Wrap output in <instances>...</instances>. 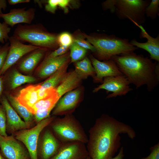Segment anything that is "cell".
Wrapping results in <instances>:
<instances>
[{
  "instance_id": "cell-41",
  "label": "cell",
  "mask_w": 159,
  "mask_h": 159,
  "mask_svg": "<svg viewBox=\"0 0 159 159\" xmlns=\"http://www.w3.org/2000/svg\"><path fill=\"white\" fill-rule=\"evenodd\" d=\"M1 76H0V102H1L2 94L4 89L3 79L1 77Z\"/></svg>"
},
{
  "instance_id": "cell-20",
  "label": "cell",
  "mask_w": 159,
  "mask_h": 159,
  "mask_svg": "<svg viewBox=\"0 0 159 159\" xmlns=\"http://www.w3.org/2000/svg\"><path fill=\"white\" fill-rule=\"evenodd\" d=\"M47 49L39 48L29 53L20 62L19 69L24 72L32 70L43 57Z\"/></svg>"
},
{
  "instance_id": "cell-31",
  "label": "cell",
  "mask_w": 159,
  "mask_h": 159,
  "mask_svg": "<svg viewBox=\"0 0 159 159\" xmlns=\"http://www.w3.org/2000/svg\"><path fill=\"white\" fill-rule=\"evenodd\" d=\"M9 26L4 22L2 23L0 22V42L3 44L9 40L10 37L9 34L11 28Z\"/></svg>"
},
{
  "instance_id": "cell-30",
  "label": "cell",
  "mask_w": 159,
  "mask_h": 159,
  "mask_svg": "<svg viewBox=\"0 0 159 159\" xmlns=\"http://www.w3.org/2000/svg\"><path fill=\"white\" fill-rule=\"evenodd\" d=\"M57 41L60 46L70 47L73 42V38L69 33L64 32L58 36Z\"/></svg>"
},
{
  "instance_id": "cell-28",
  "label": "cell",
  "mask_w": 159,
  "mask_h": 159,
  "mask_svg": "<svg viewBox=\"0 0 159 159\" xmlns=\"http://www.w3.org/2000/svg\"><path fill=\"white\" fill-rule=\"evenodd\" d=\"M70 2L68 0H49L45 6V9L47 11L54 13L57 7L59 6L66 11Z\"/></svg>"
},
{
  "instance_id": "cell-42",
  "label": "cell",
  "mask_w": 159,
  "mask_h": 159,
  "mask_svg": "<svg viewBox=\"0 0 159 159\" xmlns=\"http://www.w3.org/2000/svg\"><path fill=\"white\" fill-rule=\"evenodd\" d=\"M0 159H5L2 155L0 151Z\"/></svg>"
},
{
  "instance_id": "cell-39",
  "label": "cell",
  "mask_w": 159,
  "mask_h": 159,
  "mask_svg": "<svg viewBox=\"0 0 159 159\" xmlns=\"http://www.w3.org/2000/svg\"><path fill=\"white\" fill-rule=\"evenodd\" d=\"M30 1L29 0H8V2L10 5H14L21 3H28Z\"/></svg>"
},
{
  "instance_id": "cell-2",
  "label": "cell",
  "mask_w": 159,
  "mask_h": 159,
  "mask_svg": "<svg viewBox=\"0 0 159 159\" xmlns=\"http://www.w3.org/2000/svg\"><path fill=\"white\" fill-rule=\"evenodd\" d=\"M112 59L119 69L130 84L136 89L145 85L148 91L153 90L159 84V77L156 74L155 67L158 62L134 52L115 55Z\"/></svg>"
},
{
  "instance_id": "cell-37",
  "label": "cell",
  "mask_w": 159,
  "mask_h": 159,
  "mask_svg": "<svg viewBox=\"0 0 159 159\" xmlns=\"http://www.w3.org/2000/svg\"><path fill=\"white\" fill-rule=\"evenodd\" d=\"M69 47L60 46L59 48L52 52L48 56L50 57H56L64 54L68 50Z\"/></svg>"
},
{
  "instance_id": "cell-4",
  "label": "cell",
  "mask_w": 159,
  "mask_h": 159,
  "mask_svg": "<svg viewBox=\"0 0 159 159\" xmlns=\"http://www.w3.org/2000/svg\"><path fill=\"white\" fill-rule=\"evenodd\" d=\"M14 37L39 48L53 49L58 44L57 36L47 31L40 24L19 25L13 33Z\"/></svg>"
},
{
  "instance_id": "cell-1",
  "label": "cell",
  "mask_w": 159,
  "mask_h": 159,
  "mask_svg": "<svg viewBox=\"0 0 159 159\" xmlns=\"http://www.w3.org/2000/svg\"><path fill=\"white\" fill-rule=\"evenodd\" d=\"M127 134L131 139L135 132L130 125L103 114L97 118L89 130L86 146L91 159H109L114 156L121 145L120 134Z\"/></svg>"
},
{
  "instance_id": "cell-12",
  "label": "cell",
  "mask_w": 159,
  "mask_h": 159,
  "mask_svg": "<svg viewBox=\"0 0 159 159\" xmlns=\"http://www.w3.org/2000/svg\"><path fill=\"white\" fill-rule=\"evenodd\" d=\"M9 47L4 64L0 71V76L4 74L23 56L39 48L30 44H26L13 36L10 37Z\"/></svg>"
},
{
  "instance_id": "cell-33",
  "label": "cell",
  "mask_w": 159,
  "mask_h": 159,
  "mask_svg": "<svg viewBox=\"0 0 159 159\" xmlns=\"http://www.w3.org/2000/svg\"><path fill=\"white\" fill-rule=\"evenodd\" d=\"M9 47V42L0 45V71L5 63Z\"/></svg>"
},
{
  "instance_id": "cell-34",
  "label": "cell",
  "mask_w": 159,
  "mask_h": 159,
  "mask_svg": "<svg viewBox=\"0 0 159 159\" xmlns=\"http://www.w3.org/2000/svg\"><path fill=\"white\" fill-rule=\"evenodd\" d=\"M73 42L76 43L81 47L86 49L91 50L94 52L95 49L94 47L88 41L80 37L73 38Z\"/></svg>"
},
{
  "instance_id": "cell-11",
  "label": "cell",
  "mask_w": 159,
  "mask_h": 159,
  "mask_svg": "<svg viewBox=\"0 0 159 159\" xmlns=\"http://www.w3.org/2000/svg\"><path fill=\"white\" fill-rule=\"evenodd\" d=\"M12 135H0V152L5 159H31L27 149Z\"/></svg>"
},
{
  "instance_id": "cell-38",
  "label": "cell",
  "mask_w": 159,
  "mask_h": 159,
  "mask_svg": "<svg viewBox=\"0 0 159 159\" xmlns=\"http://www.w3.org/2000/svg\"><path fill=\"white\" fill-rule=\"evenodd\" d=\"M124 156L123 148V147H122L120 148L118 153L116 156L109 159H123Z\"/></svg>"
},
{
  "instance_id": "cell-13",
  "label": "cell",
  "mask_w": 159,
  "mask_h": 159,
  "mask_svg": "<svg viewBox=\"0 0 159 159\" xmlns=\"http://www.w3.org/2000/svg\"><path fill=\"white\" fill-rule=\"evenodd\" d=\"M85 144L77 141L64 143L51 159H85L89 156Z\"/></svg>"
},
{
  "instance_id": "cell-26",
  "label": "cell",
  "mask_w": 159,
  "mask_h": 159,
  "mask_svg": "<svg viewBox=\"0 0 159 159\" xmlns=\"http://www.w3.org/2000/svg\"><path fill=\"white\" fill-rule=\"evenodd\" d=\"M75 70L83 78L86 79L89 76L93 78L95 75V73L91 62L87 57L82 60L75 62Z\"/></svg>"
},
{
  "instance_id": "cell-16",
  "label": "cell",
  "mask_w": 159,
  "mask_h": 159,
  "mask_svg": "<svg viewBox=\"0 0 159 159\" xmlns=\"http://www.w3.org/2000/svg\"><path fill=\"white\" fill-rule=\"evenodd\" d=\"M26 7L14 8L11 9L7 13H2L0 15L4 22L11 27L21 23L31 24L35 14L36 9L30 8L26 9Z\"/></svg>"
},
{
  "instance_id": "cell-32",
  "label": "cell",
  "mask_w": 159,
  "mask_h": 159,
  "mask_svg": "<svg viewBox=\"0 0 159 159\" xmlns=\"http://www.w3.org/2000/svg\"><path fill=\"white\" fill-rule=\"evenodd\" d=\"M6 121L5 112L2 105H0V135L8 136L6 132Z\"/></svg>"
},
{
  "instance_id": "cell-22",
  "label": "cell",
  "mask_w": 159,
  "mask_h": 159,
  "mask_svg": "<svg viewBox=\"0 0 159 159\" xmlns=\"http://www.w3.org/2000/svg\"><path fill=\"white\" fill-rule=\"evenodd\" d=\"M3 79L4 85H6L11 89H14L26 83H33L36 81L33 77L24 75L16 69L12 70Z\"/></svg>"
},
{
  "instance_id": "cell-27",
  "label": "cell",
  "mask_w": 159,
  "mask_h": 159,
  "mask_svg": "<svg viewBox=\"0 0 159 159\" xmlns=\"http://www.w3.org/2000/svg\"><path fill=\"white\" fill-rule=\"evenodd\" d=\"M71 62H76L82 59L85 56L87 50L73 42L70 46Z\"/></svg>"
},
{
  "instance_id": "cell-29",
  "label": "cell",
  "mask_w": 159,
  "mask_h": 159,
  "mask_svg": "<svg viewBox=\"0 0 159 159\" xmlns=\"http://www.w3.org/2000/svg\"><path fill=\"white\" fill-rule=\"evenodd\" d=\"M159 12V0H152L145 10V15L151 19H155Z\"/></svg>"
},
{
  "instance_id": "cell-40",
  "label": "cell",
  "mask_w": 159,
  "mask_h": 159,
  "mask_svg": "<svg viewBox=\"0 0 159 159\" xmlns=\"http://www.w3.org/2000/svg\"><path fill=\"white\" fill-rule=\"evenodd\" d=\"M7 1L6 0H0V15L3 13L2 10H5L7 6Z\"/></svg>"
},
{
  "instance_id": "cell-35",
  "label": "cell",
  "mask_w": 159,
  "mask_h": 159,
  "mask_svg": "<svg viewBox=\"0 0 159 159\" xmlns=\"http://www.w3.org/2000/svg\"><path fill=\"white\" fill-rule=\"evenodd\" d=\"M150 153L147 157L141 159H159V143H158L150 148Z\"/></svg>"
},
{
  "instance_id": "cell-43",
  "label": "cell",
  "mask_w": 159,
  "mask_h": 159,
  "mask_svg": "<svg viewBox=\"0 0 159 159\" xmlns=\"http://www.w3.org/2000/svg\"><path fill=\"white\" fill-rule=\"evenodd\" d=\"M85 159H91V158L88 156L87 158H86Z\"/></svg>"
},
{
  "instance_id": "cell-5",
  "label": "cell",
  "mask_w": 159,
  "mask_h": 159,
  "mask_svg": "<svg viewBox=\"0 0 159 159\" xmlns=\"http://www.w3.org/2000/svg\"><path fill=\"white\" fill-rule=\"evenodd\" d=\"M48 126L63 143L77 141L86 144L88 142V137L84 128L72 114L55 118Z\"/></svg>"
},
{
  "instance_id": "cell-19",
  "label": "cell",
  "mask_w": 159,
  "mask_h": 159,
  "mask_svg": "<svg viewBox=\"0 0 159 159\" xmlns=\"http://www.w3.org/2000/svg\"><path fill=\"white\" fill-rule=\"evenodd\" d=\"M83 80L75 70L67 72L59 84L55 88L59 98L67 93L80 87Z\"/></svg>"
},
{
  "instance_id": "cell-8",
  "label": "cell",
  "mask_w": 159,
  "mask_h": 159,
  "mask_svg": "<svg viewBox=\"0 0 159 159\" xmlns=\"http://www.w3.org/2000/svg\"><path fill=\"white\" fill-rule=\"evenodd\" d=\"M63 143L55 136L47 126L41 132L37 146L38 159H51Z\"/></svg>"
},
{
  "instance_id": "cell-36",
  "label": "cell",
  "mask_w": 159,
  "mask_h": 159,
  "mask_svg": "<svg viewBox=\"0 0 159 159\" xmlns=\"http://www.w3.org/2000/svg\"><path fill=\"white\" fill-rule=\"evenodd\" d=\"M117 0H108L103 2L102 4V7L105 10L109 9L110 12L115 13Z\"/></svg>"
},
{
  "instance_id": "cell-18",
  "label": "cell",
  "mask_w": 159,
  "mask_h": 159,
  "mask_svg": "<svg viewBox=\"0 0 159 159\" xmlns=\"http://www.w3.org/2000/svg\"><path fill=\"white\" fill-rule=\"evenodd\" d=\"M140 29V37L145 38L146 42L144 43L138 42L135 39H132L130 43L138 48L142 49L148 52L150 54V59L159 62V35L155 38L150 36L142 25L138 26Z\"/></svg>"
},
{
  "instance_id": "cell-9",
  "label": "cell",
  "mask_w": 159,
  "mask_h": 159,
  "mask_svg": "<svg viewBox=\"0 0 159 159\" xmlns=\"http://www.w3.org/2000/svg\"><path fill=\"white\" fill-rule=\"evenodd\" d=\"M84 89L82 87L70 91L59 100L52 111V116L72 114L82 101Z\"/></svg>"
},
{
  "instance_id": "cell-23",
  "label": "cell",
  "mask_w": 159,
  "mask_h": 159,
  "mask_svg": "<svg viewBox=\"0 0 159 159\" xmlns=\"http://www.w3.org/2000/svg\"><path fill=\"white\" fill-rule=\"evenodd\" d=\"M6 93V97L12 107L25 122L31 126L34 121V115L21 105L16 97L8 93Z\"/></svg>"
},
{
  "instance_id": "cell-17",
  "label": "cell",
  "mask_w": 159,
  "mask_h": 159,
  "mask_svg": "<svg viewBox=\"0 0 159 159\" xmlns=\"http://www.w3.org/2000/svg\"><path fill=\"white\" fill-rule=\"evenodd\" d=\"M69 57L68 54L56 57L47 56L37 68V76L42 78L50 77L62 66L69 62Z\"/></svg>"
},
{
  "instance_id": "cell-24",
  "label": "cell",
  "mask_w": 159,
  "mask_h": 159,
  "mask_svg": "<svg viewBox=\"0 0 159 159\" xmlns=\"http://www.w3.org/2000/svg\"><path fill=\"white\" fill-rule=\"evenodd\" d=\"M68 63L67 62L64 64L48 79L39 84L40 89L44 90L49 88H55L67 74Z\"/></svg>"
},
{
  "instance_id": "cell-10",
  "label": "cell",
  "mask_w": 159,
  "mask_h": 159,
  "mask_svg": "<svg viewBox=\"0 0 159 159\" xmlns=\"http://www.w3.org/2000/svg\"><path fill=\"white\" fill-rule=\"evenodd\" d=\"M130 84L127 78L123 75L106 77L104 78L101 84L94 89L93 92L95 93L100 90H105L107 92H112L107 96V98L115 97L118 96L125 95L132 90V88L129 86Z\"/></svg>"
},
{
  "instance_id": "cell-7",
  "label": "cell",
  "mask_w": 159,
  "mask_h": 159,
  "mask_svg": "<svg viewBox=\"0 0 159 159\" xmlns=\"http://www.w3.org/2000/svg\"><path fill=\"white\" fill-rule=\"evenodd\" d=\"M55 118L54 116H50L37 123L34 127L19 131L12 135L26 147L31 159H38L37 146L40 134Z\"/></svg>"
},
{
  "instance_id": "cell-15",
  "label": "cell",
  "mask_w": 159,
  "mask_h": 159,
  "mask_svg": "<svg viewBox=\"0 0 159 159\" xmlns=\"http://www.w3.org/2000/svg\"><path fill=\"white\" fill-rule=\"evenodd\" d=\"M1 102L5 112L7 132L12 135L19 131L30 128V125L21 119L5 96H2Z\"/></svg>"
},
{
  "instance_id": "cell-3",
  "label": "cell",
  "mask_w": 159,
  "mask_h": 159,
  "mask_svg": "<svg viewBox=\"0 0 159 159\" xmlns=\"http://www.w3.org/2000/svg\"><path fill=\"white\" fill-rule=\"evenodd\" d=\"M83 35L95 48L96 58L100 61L108 60L114 56L133 52L138 49L132 45L128 39L114 34Z\"/></svg>"
},
{
  "instance_id": "cell-21",
  "label": "cell",
  "mask_w": 159,
  "mask_h": 159,
  "mask_svg": "<svg viewBox=\"0 0 159 159\" xmlns=\"http://www.w3.org/2000/svg\"><path fill=\"white\" fill-rule=\"evenodd\" d=\"M38 88V85L28 86L21 90L16 97L19 102L29 111L39 100Z\"/></svg>"
},
{
  "instance_id": "cell-14",
  "label": "cell",
  "mask_w": 159,
  "mask_h": 159,
  "mask_svg": "<svg viewBox=\"0 0 159 159\" xmlns=\"http://www.w3.org/2000/svg\"><path fill=\"white\" fill-rule=\"evenodd\" d=\"M90 59L95 73V82L102 83L105 77L123 75L112 59L101 61L92 55Z\"/></svg>"
},
{
  "instance_id": "cell-25",
  "label": "cell",
  "mask_w": 159,
  "mask_h": 159,
  "mask_svg": "<svg viewBox=\"0 0 159 159\" xmlns=\"http://www.w3.org/2000/svg\"><path fill=\"white\" fill-rule=\"evenodd\" d=\"M59 99L56 92L39 100L31 108L29 111L33 115L38 110H48L52 111Z\"/></svg>"
},
{
  "instance_id": "cell-6",
  "label": "cell",
  "mask_w": 159,
  "mask_h": 159,
  "mask_svg": "<svg viewBox=\"0 0 159 159\" xmlns=\"http://www.w3.org/2000/svg\"><path fill=\"white\" fill-rule=\"evenodd\" d=\"M150 0H117L115 13L120 19H128L137 26L146 21L145 10Z\"/></svg>"
}]
</instances>
